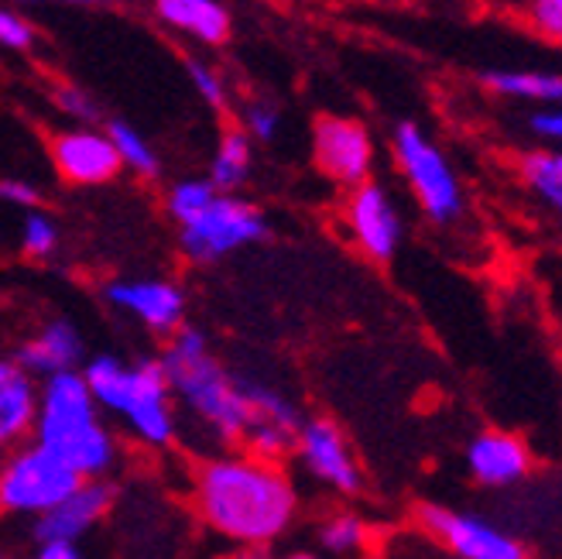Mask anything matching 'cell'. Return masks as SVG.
Here are the masks:
<instances>
[{"mask_svg": "<svg viewBox=\"0 0 562 559\" xmlns=\"http://www.w3.org/2000/svg\"><path fill=\"white\" fill-rule=\"evenodd\" d=\"M552 155H555V161L562 165V148H559V152H552Z\"/></svg>", "mask_w": 562, "mask_h": 559, "instance_id": "cell-39", "label": "cell"}, {"mask_svg": "<svg viewBox=\"0 0 562 559\" xmlns=\"http://www.w3.org/2000/svg\"><path fill=\"white\" fill-rule=\"evenodd\" d=\"M415 518L422 533H429L457 559H528L525 543L491 518L453 512L446 505H418Z\"/></svg>", "mask_w": 562, "mask_h": 559, "instance_id": "cell-9", "label": "cell"}, {"mask_svg": "<svg viewBox=\"0 0 562 559\" xmlns=\"http://www.w3.org/2000/svg\"><path fill=\"white\" fill-rule=\"evenodd\" d=\"M35 45V27L24 14H18L14 8L0 4V48L8 52H27Z\"/></svg>", "mask_w": 562, "mask_h": 559, "instance_id": "cell-31", "label": "cell"}, {"mask_svg": "<svg viewBox=\"0 0 562 559\" xmlns=\"http://www.w3.org/2000/svg\"><path fill=\"white\" fill-rule=\"evenodd\" d=\"M528 127L539 142L562 148V107H539L536 114L528 118Z\"/></svg>", "mask_w": 562, "mask_h": 559, "instance_id": "cell-33", "label": "cell"}, {"mask_svg": "<svg viewBox=\"0 0 562 559\" xmlns=\"http://www.w3.org/2000/svg\"><path fill=\"white\" fill-rule=\"evenodd\" d=\"M42 381L21 368L14 354H0V457L32 443Z\"/></svg>", "mask_w": 562, "mask_h": 559, "instance_id": "cell-16", "label": "cell"}, {"mask_svg": "<svg viewBox=\"0 0 562 559\" xmlns=\"http://www.w3.org/2000/svg\"><path fill=\"white\" fill-rule=\"evenodd\" d=\"M0 559H11V556H8V552H4V549H0Z\"/></svg>", "mask_w": 562, "mask_h": 559, "instance_id": "cell-40", "label": "cell"}, {"mask_svg": "<svg viewBox=\"0 0 562 559\" xmlns=\"http://www.w3.org/2000/svg\"><path fill=\"white\" fill-rule=\"evenodd\" d=\"M93 399L106 418L148 450H168L179 439V412L172 402L165 368L158 357L124 360L117 354H97L82 365Z\"/></svg>", "mask_w": 562, "mask_h": 559, "instance_id": "cell-4", "label": "cell"}, {"mask_svg": "<svg viewBox=\"0 0 562 559\" xmlns=\"http://www.w3.org/2000/svg\"><path fill=\"white\" fill-rule=\"evenodd\" d=\"M103 131H106L110 142H114V152L121 158V169L134 172L137 179H155L161 172V158H158L155 145L134 124H127L121 118H110L103 124Z\"/></svg>", "mask_w": 562, "mask_h": 559, "instance_id": "cell-23", "label": "cell"}, {"mask_svg": "<svg viewBox=\"0 0 562 559\" xmlns=\"http://www.w3.org/2000/svg\"><path fill=\"white\" fill-rule=\"evenodd\" d=\"M292 457L302 463L308 478L333 494L353 497L363 488V470L353 457V446H350L347 433L340 429V423H333L326 415L305 418L299 426Z\"/></svg>", "mask_w": 562, "mask_h": 559, "instance_id": "cell-11", "label": "cell"}, {"mask_svg": "<svg viewBox=\"0 0 562 559\" xmlns=\"http://www.w3.org/2000/svg\"><path fill=\"white\" fill-rule=\"evenodd\" d=\"M192 508L231 549L268 552L299 522V488L281 463L244 450L203 457L192 470Z\"/></svg>", "mask_w": 562, "mask_h": 559, "instance_id": "cell-1", "label": "cell"}, {"mask_svg": "<svg viewBox=\"0 0 562 559\" xmlns=\"http://www.w3.org/2000/svg\"><path fill=\"white\" fill-rule=\"evenodd\" d=\"M255 145H271L281 131V110L271 100H247L240 107V124H237Z\"/></svg>", "mask_w": 562, "mask_h": 559, "instance_id": "cell-30", "label": "cell"}, {"mask_svg": "<svg viewBox=\"0 0 562 559\" xmlns=\"http://www.w3.org/2000/svg\"><path fill=\"white\" fill-rule=\"evenodd\" d=\"M21 368L32 371L38 381L55 378V374H69V371H82L87 365V340L72 320L55 316L48 323H42L32 337H27L18 354Z\"/></svg>", "mask_w": 562, "mask_h": 559, "instance_id": "cell-17", "label": "cell"}, {"mask_svg": "<svg viewBox=\"0 0 562 559\" xmlns=\"http://www.w3.org/2000/svg\"><path fill=\"white\" fill-rule=\"evenodd\" d=\"M161 27L195 45L223 48L234 35V14L223 0H151Z\"/></svg>", "mask_w": 562, "mask_h": 559, "instance_id": "cell-18", "label": "cell"}, {"mask_svg": "<svg viewBox=\"0 0 562 559\" xmlns=\"http://www.w3.org/2000/svg\"><path fill=\"white\" fill-rule=\"evenodd\" d=\"M261 4H274V8H292V4H302V0H261Z\"/></svg>", "mask_w": 562, "mask_h": 559, "instance_id": "cell-38", "label": "cell"}, {"mask_svg": "<svg viewBox=\"0 0 562 559\" xmlns=\"http://www.w3.org/2000/svg\"><path fill=\"white\" fill-rule=\"evenodd\" d=\"M216 189L206 176H189V179H176L172 186L165 189V213L172 216L176 227H182V223L195 220L200 216L213 200H216Z\"/></svg>", "mask_w": 562, "mask_h": 559, "instance_id": "cell-25", "label": "cell"}, {"mask_svg": "<svg viewBox=\"0 0 562 559\" xmlns=\"http://www.w3.org/2000/svg\"><path fill=\"white\" fill-rule=\"evenodd\" d=\"M518 176L536 200L552 210L562 223V165L552 152H528L518 161Z\"/></svg>", "mask_w": 562, "mask_h": 559, "instance_id": "cell-24", "label": "cell"}, {"mask_svg": "<svg viewBox=\"0 0 562 559\" xmlns=\"http://www.w3.org/2000/svg\"><path fill=\"white\" fill-rule=\"evenodd\" d=\"M110 310L124 320L148 329L151 337H176L186 326V292L176 278L161 275H140V278H117L103 289Z\"/></svg>", "mask_w": 562, "mask_h": 559, "instance_id": "cell-12", "label": "cell"}, {"mask_svg": "<svg viewBox=\"0 0 562 559\" xmlns=\"http://www.w3.org/2000/svg\"><path fill=\"white\" fill-rule=\"evenodd\" d=\"M278 559H323V556L313 552V549H289V552H281Z\"/></svg>", "mask_w": 562, "mask_h": 559, "instance_id": "cell-37", "label": "cell"}, {"mask_svg": "<svg viewBox=\"0 0 562 559\" xmlns=\"http://www.w3.org/2000/svg\"><path fill=\"white\" fill-rule=\"evenodd\" d=\"M515 14L525 21L528 32L562 45V0H515Z\"/></svg>", "mask_w": 562, "mask_h": 559, "instance_id": "cell-29", "label": "cell"}, {"mask_svg": "<svg viewBox=\"0 0 562 559\" xmlns=\"http://www.w3.org/2000/svg\"><path fill=\"white\" fill-rule=\"evenodd\" d=\"M32 439L72 467L82 481H106L121 463L117 433L106 426V415L100 412L82 371L42 381Z\"/></svg>", "mask_w": 562, "mask_h": 559, "instance_id": "cell-3", "label": "cell"}, {"mask_svg": "<svg viewBox=\"0 0 562 559\" xmlns=\"http://www.w3.org/2000/svg\"><path fill=\"white\" fill-rule=\"evenodd\" d=\"M82 478L35 439L0 457V515L35 522L59 508Z\"/></svg>", "mask_w": 562, "mask_h": 559, "instance_id": "cell-6", "label": "cell"}, {"mask_svg": "<svg viewBox=\"0 0 562 559\" xmlns=\"http://www.w3.org/2000/svg\"><path fill=\"white\" fill-rule=\"evenodd\" d=\"M117 505V491L110 481H82L59 508L32 522L35 543H79L87 539L97 525Z\"/></svg>", "mask_w": 562, "mask_h": 559, "instance_id": "cell-14", "label": "cell"}, {"mask_svg": "<svg viewBox=\"0 0 562 559\" xmlns=\"http://www.w3.org/2000/svg\"><path fill=\"white\" fill-rule=\"evenodd\" d=\"M268 216L240 192H220L216 200L179 227V250L189 265H220L268 237Z\"/></svg>", "mask_w": 562, "mask_h": 559, "instance_id": "cell-7", "label": "cell"}, {"mask_svg": "<svg viewBox=\"0 0 562 559\" xmlns=\"http://www.w3.org/2000/svg\"><path fill=\"white\" fill-rule=\"evenodd\" d=\"M59 223H55L45 210H32L21 216V255L24 258H35V261H45L52 258L55 250H59Z\"/></svg>", "mask_w": 562, "mask_h": 559, "instance_id": "cell-27", "label": "cell"}, {"mask_svg": "<svg viewBox=\"0 0 562 559\" xmlns=\"http://www.w3.org/2000/svg\"><path fill=\"white\" fill-rule=\"evenodd\" d=\"M52 169L59 172L63 182L79 189H97L114 182L124 169L114 152V142L103 127H66L55 131L48 142Z\"/></svg>", "mask_w": 562, "mask_h": 559, "instance_id": "cell-13", "label": "cell"}, {"mask_svg": "<svg viewBox=\"0 0 562 559\" xmlns=\"http://www.w3.org/2000/svg\"><path fill=\"white\" fill-rule=\"evenodd\" d=\"M32 559H87L79 543H35Z\"/></svg>", "mask_w": 562, "mask_h": 559, "instance_id": "cell-34", "label": "cell"}, {"mask_svg": "<svg viewBox=\"0 0 562 559\" xmlns=\"http://www.w3.org/2000/svg\"><path fill=\"white\" fill-rule=\"evenodd\" d=\"M186 76L192 82L195 97H200L213 114H227L231 110V87L213 63L200 59V55H186Z\"/></svg>", "mask_w": 562, "mask_h": 559, "instance_id": "cell-26", "label": "cell"}, {"mask_svg": "<svg viewBox=\"0 0 562 559\" xmlns=\"http://www.w3.org/2000/svg\"><path fill=\"white\" fill-rule=\"evenodd\" d=\"M316 543L333 559H357L371 546V525L357 512H333L319 522Z\"/></svg>", "mask_w": 562, "mask_h": 559, "instance_id": "cell-22", "label": "cell"}, {"mask_svg": "<svg viewBox=\"0 0 562 559\" xmlns=\"http://www.w3.org/2000/svg\"><path fill=\"white\" fill-rule=\"evenodd\" d=\"M158 360L172 388L179 433L186 429L206 457L237 446L247 429V402L240 378L216 357L206 333L186 323L165 340Z\"/></svg>", "mask_w": 562, "mask_h": 559, "instance_id": "cell-2", "label": "cell"}, {"mask_svg": "<svg viewBox=\"0 0 562 559\" xmlns=\"http://www.w3.org/2000/svg\"><path fill=\"white\" fill-rule=\"evenodd\" d=\"M374 134L368 124L344 114H319L313 121V165L333 186L357 189L374 176Z\"/></svg>", "mask_w": 562, "mask_h": 559, "instance_id": "cell-8", "label": "cell"}, {"mask_svg": "<svg viewBox=\"0 0 562 559\" xmlns=\"http://www.w3.org/2000/svg\"><path fill=\"white\" fill-rule=\"evenodd\" d=\"M213 559H274L261 549H231V552H223V556H213Z\"/></svg>", "mask_w": 562, "mask_h": 559, "instance_id": "cell-35", "label": "cell"}, {"mask_svg": "<svg viewBox=\"0 0 562 559\" xmlns=\"http://www.w3.org/2000/svg\"><path fill=\"white\" fill-rule=\"evenodd\" d=\"M250 172H255V142L237 124L223 127L210 155L206 179L213 182L216 192H240Z\"/></svg>", "mask_w": 562, "mask_h": 559, "instance_id": "cell-19", "label": "cell"}, {"mask_svg": "<svg viewBox=\"0 0 562 559\" xmlns=\"http://www.w3.org/2000/svg\"><path fill=\"white\" fill-rule=\"evenodd\" d=\"M63 4H82V8H110V4H124V0H63Z\"/></svg>", "mask_w": 562, "mask_h": 559, "instance_id": "cell-36", "label": "cell"}, {"mask_svg": "<svg viewBox=\"0 0 562 559\" xmlns=\"http://www.w3.org/2000/svg\"><path fill=\"white\" fill-rule=\"evenodd\" d=\"M391 155L412 192L422 216L439 223H457L467 210V192L453 169V161L436 145V137L415 121H402L391 131Z\"/></svg>", "mask_w": 562, "mask_h": 559, "instance_id": "cell-5", "label": "cell"}, {"mask_svg": "<svg viewBox=\"0 0 562 559\" xmlns=\"http://www.w3.org/2000/svg\"><path fill=\"white\" fill-rule=\"evenodd\" d=\"M237 378H240V391L247 402V423H271V426L299 433L305 415L292 395H285L278 384L255 378V374H237Z\"/></svg>", "mask_w": 562, "mask_h": 559, "instance_id": "cell-21", "label": "cell"}, {"mask_svg": "<svg viewBox=\"0 0 562 559\" xmlns=\"http://www.w3.org/2000/svg\"><path fill=\"white\" fill-rule=\"evenodd\" d=\"M484 87L494 97L539 103V107H562V72L549 69H491L481 76Z\"/></svg>", "mask_w": 562, "mask_h": 559, "instance_id": "cell-20", "label": "cell"}, {"mask_svg": "<svg viewBox=\"0 0 562 559\" xmlns=\"http://www.w3.org/2000/svg\"><path fill=\"white\" fill-rule=\"evenodd\" d=\"M0 200H4L8 206L32 213V210H42V189L32 179L4 176V179H0Z\"/></svg>", "mask_w": 562, "mask_h": 559, "instance_id": "cell-32", "label": "cell"}, {"mask_svg": "<svg viewBox=\"0 0 562 559\" xmlns=\"http://www.w3.org/2000/svg\"><path fill=\"white\" fill-rule=\"evenodd\" d=\"M52 100L59 107V114L76 121V127H100V121H103L100 100L90 90L76 87V82H59V87L52 90Z\"/></svg>", "mask_w": 562, "mask_h": 559, "instance_id": "cell-28", "label": "cell"}, {"mask_svg": "<svg viewBox=\"0 0 562 559\" xmlns=\"http://www.w3.org/2000/svg\"><path fill=\"white\" fill-rule=\"evenodd\" d=\"M344 223H347L353 247L374 265H387L398 255V247L405 241V220L398 213L395 195L378 179H368L357 189H347Z\"/></svg>", "mask_w": 562, "mask_h": 559, "instance_id": "cell-10", "label": "cell"}, {"mask_svg": "<svg viewBox=\"0 0 562 559\" xmlns=\"http://www.w3.org/2000/svg\"><path fill=\"white\" fill-rule=\"evenodd\" d=\"M467 470L484 488H515L528 478L531 450L528 443L504 429H484L467 443Z\"/></svg>", "mask_w": 562, "mask_h": 559, "instance_id": "cell-15", "label": "cell"}]
</instances>
